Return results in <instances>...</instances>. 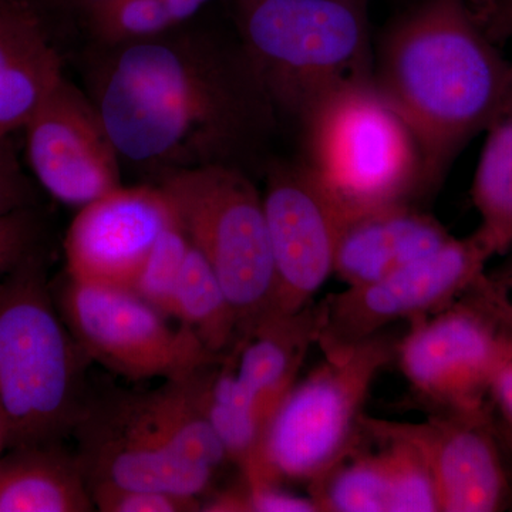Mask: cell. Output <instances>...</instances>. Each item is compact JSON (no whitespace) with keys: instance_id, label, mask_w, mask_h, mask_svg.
<instances>
[{"instance_id":"6da1fadb","label":"cell","mask_w":512,"mask_h":512,"mask_svg":"<svg viewBox=\"0 0 512 512\" xmlns=\"http://www.w3.org/2000/svg\"><path fill=\"white\" fill-rule=\"evenodd\" d=\"M113 49L93 104L119 157L157 177L228 164L222 157L248 109L220 52L168 33Z\"/></svg>"},{"instance_id":"7a4b0ae2","label":"cell","mask_w":512,"mask_h":512,"mask_svg":"<svg viewBox=\"0 0 512 512\" xmlns=\"http://www.w3.org/2000/svg\"><path fill=\"white\" fill-rule=\"evenodd\" d=\"M375 86L419 146L427 183L512 107V66L466 0H426L384 39Z\"/></svg>"},{"instance_id":"3957f363","label":"cell","mask_w":512,"mask_h":512,"mask_svg":"<svg viewBox=\"0 0 512 512\" xmlns=\"http://www.w3.org/2000/svg\"><path fill=\"white\" fill-rule=\"evenodd\" d=\"M36 251L0 282V430L13 448L63 444L90 399L87 357L46 282Z\"/></svg>"},{"instance_id":"277c9868","label":"cell","mask_w":512,"mask_h":512,"mask_svg":"<svg viewBox=\"0 0 512 512\" xmlns=\"http://www.w3.org/2000/svg\"><path fill=\"white\" fill-rule=\"evenodd\" d=\"M244 59L266 101L305 119L346 84L367 79L360 0H235Z\"/></svg>"},{"instance_id":"5b68a950","label":"cell","mask_w":512,"mask_h":512,"mask_svg":"<svg viewBox=\"0 0 512 512\" xmlns=\"http://www.w3.org/2000/svg\"><path fill=\"white\" fill-rule=\"evenodd\" d=\"M396 346L384 330L296 382L266 426L255 473L242 480L308 487L362 446L367 397Z\"/></svg>"},{"instance_id":"8992f818","label":"cell","mask_w":512,"mask_h":512,"mask_svg":"<svg viewBox=\"0 0 512 512\" xmlns=\"http://www.w3.org/2000/svg\"><path fill=\"white\" fill-rule=\"evenodd\" d=\"M303 123L306 168L343 212L410 202L426 181L416 138L369 80L330 93Z\"/></svg>"},{"instance_id":"52a82bcc","label":"cell","mask_w":512,"mask_h":512,"mask_svg":"<svg viewBox=\"0 0 512 512\" xmlns=\"http://www.w3.org/2000/svg\"><path fill=\"white\" fill-rule=\"evenodd\" d=\"M157 185L227 293L241 342L274 313L275 268L264 197L231 164L173 171L160 175Z\"/></svg>"},{"instance_id":"ba28073f","label":"cell","mask_w":512,"mask_h":512,"mask_svg":"<svg viewBox=\"0 0 512 512\" xmlns=\"http://www.w3.org/2000/svg\"><path fill=\"white\" fill-rule=\"evenodd\" d=\"M56 305L87 357L127 379L181 380L225 357L126 289L66 276Z\"/></svg>"},{"instance_id":"9c48e42d","label":"cell","mask_w":512,"mask_h":512,"mask_svg":"<svg viewBox=\"0 0 512 512\" xmlns=\"http://www.w3.org/2000/svg\"><path fill=\"white\" fill-rule=\"evenodd\" d=\"M493 256L476 231L451 238L375 282L329 293L319 302L316 345L325 357L342 355L393 323H412L443 311L476 284Z\"/></svg>"},{"instance_id":"30bf717a","label":"cell","mask_w":512,"mask_h":512,"mask_svg":"<svg viewBox=\"0 0 512 512\" xmlns=\"http://www.w3.org/2000/svg\"><path fill=\"white\" fill-rule=\"evenodd\" d=\"M73 437L89 485L200 497L217 474L175 450L154 420L147 392L90 394Z\"/></svg>"},{"instance_id":"8fae6325","label":"cell","mask_w":512,"mask_h":512,"mask_svg":"<svg viewBox=\"0 0 512 512\" xmlns=\"http://www.w3.org/2000/svg\"><path fill=\"white\" fill-rule=\"evenodd\" d=\"M505 339L493 312L470 288L443 311L410 323L394 359L433 412H471L490 406Z\"/></svg>"},{"instance_id":"7c38bea8","label":"cell","mask_w":512,"mask_h":512,"mask_svg":"<svg viewBox=\"0 0 512 512\" xmlns=\"http://www.w3.org/2000/svg\"><path fill=\"white\" fill-rule=\"evenodd\" d=\"M262 197L275 268L274 313H296L315 302L333 275L343 211L306 165L269 175Z\"/></svg>"},{"instance_id":"4fadbf2b","label":"cell","mask_w":512,"mask_h":512,"mask_svg":"<svg viewBox=\"0 0 512 512\" xmlns=\"http://www.w3.org/2000/svg\"><path fill=\"white\" fill-rule=\"evenodd\" d=\"M23 130L30 168L57 201L82 208L121 187L120 157L96 107L64 77Z\"/></svg>"},{"instance_id":"5bb4252c","label":"cell","mask_w":512,"mask_h":512,"mask_svg":"<svg viewBox=\"0 0 512 512\" xmlns=\"http://www.w3.org/2000/svg\"><path fill=\"white\" fill-rule=\"evenodd\" d=\"M177 217L158 185H121L80 208L67 231V276L128 289L161 232Z\"/></svg>"},{"instance_id":"9a60e30c","label":"cell","mask_w":512,"mask_h":512,"mask_svg":"<svg viewBox=\"0 0 512 512\" xmlns=\"http://www.w3.org/2000/svg\"><path fill=\"white\" fill-rule=\"evenodd\" d=\"M392 423L429 461L440 511L504 510L510 481L490 406L471 412H434L423 423Z\"/></svg>"},{"instance_id":"2e32d148","label":"cell","mask_w":512,"mask_h":512,"mask_svg":"<svg viewBox=\"0 0 512 512\" xmlns=\"http://www.w3.org/2000/svg\"><path fill=\"white\" fill-rule=\"evenodd\" d=\"M451 238L439 220L412 202L343 212L333 276L345 288L367 285L436 251Z\"/></svg>"},{"instance_id":"e0dca14e","label":"cell","mask_w":512,"mask_h":512,"mask_svg":"<svg viewBox=\"0 0 512 512\" xmlns=\"http://www.w3.org/2000/svg\"><path fill=\"white\" fill-rule=\"evenodd\" d=\"M63 79L49 30L28 0H0V140L25 127Z\"/></svg>"},{"instance_id":"ac0fdd59","label":"cell","mask_w":512,"mask_h":512,"mask_svg":"<svg viewBox=\"0 0 512 512\" xmlns=\"http://www.w3.org/2000/svg\"><path fill=\"white\" fill-rule=\"evenodd\" d=\"M320 303L296 313H274L238 343L237 376L254 404L264 433L275 410L298 382L320 329Z\"/></svg>"},{"instance_id":"d6986e66","label":"cell","mask_w":512,"mask_h":512,"mask_svg":"<svg viewBox=\"0 0 512 512\" xmlns=\"http://www.w3.org/2000/svg\"><path fill=\"white\" fill-rule=\"evenodd\" d=\"M89 511L82 464L63 444L13 448L0 458V512Z\"/></svg>"},{"instance_id":"ffe728a7","label":"cell","mask_w":512,"mask_h":512,"mask_svg":"<svg viewBox=\"0 0 512 512\" xmlns=\"http://www.w3.org/2000/svg\"><path fill=\"white\" fill-rule=\"evenodd\" d=\"M198 403L242 477L258 467L264 429L237 376V353L201 367L190 376Z\"/></svg>"},{"instance_id":"44dd1931","label":"cell","mask_w":512,"mask_h":512,"mask_svg":"<svg viewBox=\"0 0 512 512\" xmlns=\"http://www.w3.org/2000/svg\"><path fill=\"white\" fill-rule=\"evenodd\" d=\"M478 234L495 255L512 249V107L485 130L471 184Z\"/></svg>"},{"instance_id":"7402d4cb","label":"cell","mask_w":512,"mask_h":512,"mask_svg":"<svg viewBox=\"0 0 512 512\" xmlns=\"http://www.w3.org/2000/svg\"><path fill=\"white\" fill-rule=\"evenodd\" d=\"M171 318L188 326L205 348L227 356L238 343V320L207 259L191 244L175 289Z\"/></svg>"},{"instance_id":"603a6c76","label":"cell","mask_w":512,"mask_h":512,"mask_svg":"<svg viewBox=\"0 0 512 512\" xmlns=\"http://www.w3.org/2000/svg\"><path fill=\"white\" fill-rule=\"evenodd\" d=\"M319 512H390L389 474L380 448L362 444L308 485Z\"/></svg>"},{"instance_id":"cb8c5ba5","label":"cell","mask_w":512,"mask_h":512,"mask_svg":"<svg viewBox=\"0 0 512 512\" xmlns=\"http://www.w3.org/2000/svg\"><path fill=\"white\" fill-rule=\"evenodd\" d=\"M379 444L389 474L390 512H439V494L429 461L416 443L394 429L392 421L363 420Z\"/></svg>"},{"instance_id":"d4e9b609","label":"cell","mask_w":512,"mask_h":512,"mask_svg":"<svg viewBox=\"0 0 512 512\" xmlns=\"http://www.w3.org/2000/svg\"><path fill=\"white\" fill-rule=\"evenodd\" d=\"M190 248V238L175 217L161 232L128 291L153 306L165 318H171L175 289Z\"/></svg>"},{"instance_id":"484cf974","label":"cell","mask_w":512,"mask_h":512,"mask_svg":"<svg viewBox=\"0 0 512 512\" xmlns=\"http://www.w3.org/2000/svg\"><path fill=\"white\" fill-rule=\"evenodd\" d=\"M90 23L111 47L164 35L181 25L164 0H107L94 10Z\"/></svg>"},{"instance_id":"4316f807","label":"cell","mask_w":512,"mask_h":512,"mask_svg":"<svg viewBox=\"0 0 512 512\" xmlns=\"http://www.w3.org/2000/svg\"><path fill=\"white\" fill-rule=\"evenodd\" d=\"M207 512H319L311 497H302L285 490L281 484L247 483L212 495L202 504Z\"/></svg>"},{"instance_id":"83f0119b","label":"cell","mask_w":512,"mask_h":512,"mask_svg":"<svg viewBox=\"0 0 512 512\" xmlns=\"http://www.w3.org/2000/svg\"><path fill=\"white\" fill-rule=\"evenodd\" d=\"M94 507L103 512H197L202 511L198 497L133 490L110 484L89 485Z\"/></svg>"},{"instance_id":"f1b7e54d","label":"cell","mask_w":512,"mask_h":512,"mask_svg":"<svg viewBox=\"0 0 512 512\" xmlns=\"http://www.w3.org/2000/svg\"><path fill=\"white\" fill-rule=\"evenodd\" d=\"M40 222L32 208L0 215V276L39 251Z\"/></svg>"},{"instance_id":"f546056e","label":"cell","mask_w":512,"mask_h":512,"mask_svg":"<svg viewBox=\"0 0 512 512\" xmlns=\"http://www.w3.org/2000/svg\"><path fill=\"white\" fill-rule=\"evenodd\" d=\"M32 190L20 171L10 137L0 140V215L30 208Z\"/></svg>"},{"instance_id":"4dcf8cb0","label":"cell","mask_w":512,"mask_h":512,"mask_svg":"<svg viewBox=\"0 0 512 512\" xmlns=\"http://www.w3.org/2000/svg\"><path fill=\"white\" fill-rule=\"evenodd\" d=\"M471 291L493 312L501 328L512 338V269L498 278L484 274L471 286Z\"/></svg>"},{"instance_id":"1f68e13d","label":"cell","mask_w":512,"mask_h":512,"mask_svg":"<svg viewBox=\"0 0 512 512\" xmlns=\"http://www.w3.org/2000/svg\"><path fill=\"white\" fill-rule=\"evenodd\" d=\"M507 335V333H505ZM490 399L500 412V423L512 430V338L507 335L503 356L490 383Z\"/></svg>"},{"instance_id":"d6a6232c","label":"cell","mask_w":512,"mask_h":512,"mask_svg":"<svg viewBox=\"0 0 512 512\" xmlns=\"http://www.w3.org/2000/svg\"><path fill=\"white\" fill-rule=\"evenodd\" d=\"M28 2L35 9L39 18L42 19L47 9L56 8L82 10V12L92 16L94 10L99 9L107 0H28Z\"/></svg>"},{"instance_id":"836d02e7","label":"cell","mask_w":512,"mask_h":512,"mask_svg":"<svg viewBox=\"0 0 512 512\" xmlns=\"http://www.w3.org/2000/svg\"><path fill=\"white\" fill-rule=\"evenodd\" d=\"M164 2L173 10L178 22L184 23L185 20L191 19L192 16L197 15V13L200 12L205 5L212 2V0H164Z\"/></svg>"},{"instance_id":"e575fe53","label":"cell","mask_w":512,"mask_h":512,"mask_svg":"<svg viewBox=\"0 0 512 512\" xmlns=\"http://www.w3.org/2000/svg\"><path fill=\"white\" fill-rule=\"evenodd\" d=\"M495 28L505 35H512V0H505L503 6L498 9Z\"/></svg>"},{"instance_id":"d590c367","label":"cell","mask_w":512,"mask_h":512,"mask_svg":"<svg viewBox=\"0 0 512 512\" xmlns=\"http://www.w3.org/2000/svg\"><path fill=\"white\" fill-rule=\"evenodd\" d=\"M495 430H497L498 439H500L501 443H504L512 451V430L510 427L504 426L503 423L497 421L495 423Z\"/></svg>"},{"instance_id":"8d00e7d4","label":"cell","mask_w":512,"mask_h":512,"mask_svg":"<svg viewBox=\"0 0 512 512\" xmlns=\"http://www.w3.org/2000/svg\"><path fill=\"white\" fill-rule=\"evenodd\" d=\"M5 447V443H3L2 430H0V450Z\"/></svg>"}]
</instances>
